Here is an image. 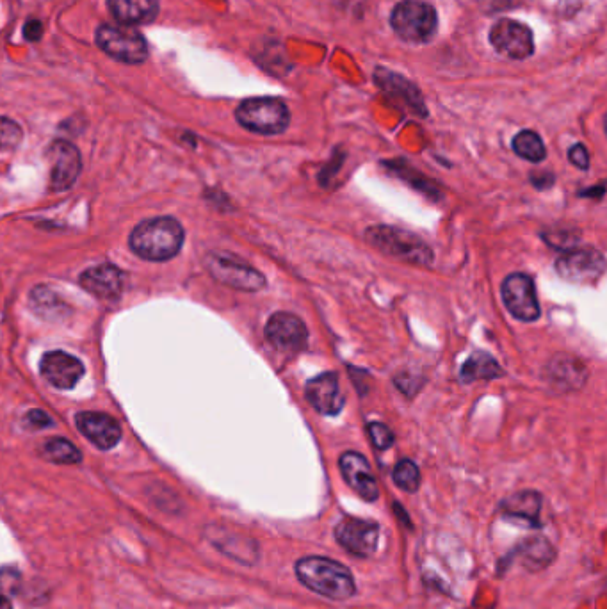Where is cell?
Here are the masks:
<instances>
[{
	"mask_svg": "<svg viewBox=\"0 0 607 609\" xmlns=\"http://www.w3.org/2000/svg\"><path fill=\"white\" fill-rule=\"evenodd\" d=\"M296 577L310 592L330 601H348L357 595L353 572L340 561L324 556H305L294 565Z\"/></svg>",
	"mask_w": 607,
	"mask_h": 609,
	"instance_id": "6da1fadb",
	"label": "cell"
},
{
	"mask_svg": "<svg viewBox=\"0 0 607 609\" xmlns=\"http://www.w3.org/2000/svg\"><path fill=\"white\" fill-rule=\"evenodd\" d=\"M184 239L186 234L179 221L162 216L141 221L130 234L129 246L141 259L164 262L180 252Z\"/></svg>",
	"mask_w": 607,
	"mask_h": 609,
	"instance_id": "7a4b0ae2",
	"label": "cell"
},
{
	"mask_svg": "<svg viewBox=\"0 0 607 609\" xmlns=\"http://www.w3.org/2000/svg\"><path fill=\"white\" fill-rule=\"evenodd\" d=\"M365 241L378 252L415 266H429L435 255L429 244L403 228L390 225H374L364 232Z\"/></svg>",
	"mask_w": 607,
	"mask_h": 609,
	"instance_id": "3957f363",
	"label": "cell"
},
{
	"mask_svg": "<svg viewBox=\"0 0 607 609\" xmlns=\"http://www.w3.org/2000/svg\"><path fill=\"white\" fill-rule=\"evenodd\" d=\"M241 127L262 136H278L289 127L291 113L284 100L273 97L248 98L235 111Z\"/></svg>",
	"mask_w": 607,
	"mask_h": 609,
	"instance_id": "277c9868",
	"label": "cell"
},
{
	"mask_svg": "<svg viewBox=\"0 0 607 609\" xmlns=\"http://www.w3.org/2000/svg\"><path fill=\"white\" fill-rule=\"evenodd\" d=\"M390 24L399 38L410 43H428L437 34V11L428 2L403 0L392 11Z\"/></svg>",
	"mask_w": 607,
	"mask_h": 609,
	"instance_id": "5b68a950",
	"label": "cell"
},
{
	"mask_svg": "<svg viewBox=\"0 0 607 609\" xmlns=\"http://www.w3.org/2000/svg\"><path fill=\"white\" fill-rule=\"evenodd\" d=\"M205 266L219 284L227 285L237 291L259 293L268 285V280L259 269L235 257L234 253L211 252L205 257Z\"/></svg>",
	"mask_w": 607,
	"mask_h": 609,
	"instance_id": "8992f818",
	"label": "cell"
},
{
	"mask_svg": "<svg viewBox=\"0 0 607 609\" xmlns=\"http://www.w3.org/2000/svg\"><path fill=\"white\" fill-rule=\"evenodd\" d=\"M97 43L107 56L129 65L143 63L148 54L145 38L139 31L127 25H100L97 31Z\"/></svg>",
	"mask_w": 607,
	"mask_h": 609,
	"instance_id": "52a82bcc",
	"label": "cell"
},
{
	"mask_svg": "<svg viewBox=\"0 0 607 609\" xmlns=\"http://www.w3.org/2000/svg\"><path fill=\"white\" fill-rule=\"evenodd\" d=\"M381 528L374 520L342 517L333 529L337 544L355 558H369L378 551Z\"/></svg>",
	"mask_w": 607,
	"mask_h": 609,
	"instance_id": "ba28073f",
	"label": "cell"
},
{
	"mask_svg": "<svg viewBox=\"0 0 607 609\" xmlns=\"http://www.w3.org/2000/svg\"><path fill=\"white\" fill-rule=\"evenodd\" d=\"M501 294L506 309L518 321L533 323L542 316L540 303L536 298L535 282L526 273H511L504 278Z\"/></svg>",
	"mask_w": 607,
	"mask_h": 609,
	"instance_id": "9c48e42d",
	"label": "cell"
},
{
	"mask_svg": "<svg viewBox=\"0 0 607 609\" xmlns=\"http://www.w3.org/2000/svg\"><path fill=\"white\" fill-rule=\"evenodd\" d=\"M559 277L572 284H593L606 271V259L597 248L574 246L556 260Z\"/></svg>",
	"mask_w": 607,
	"mask_h": 609,
	"instance_id": "30bf717a",
	"label": "cell"
},
{
	"mask_svg": "<svg viewBox=\"0 0 607 609\" xmlns=\"http://www.w3.org/2000/svg\"><path fill=\"white\" fill-rule=\"evenodd\" d=\"M490 43L499 54L510 59H526L535 52L531 29L510 18H502L492 27Z\"/></svg>",
	"mask_w": 607,
	"mask_h": 609,
	"instance_id": "8fae6325",
	"label": "cell"
},
{
	"mask_svg": "<svg viewBox=\"0 0 607 609\" xmlns=\"http://www.w3.org/2000/svg\"><path fill=\"white\" fill-rule=\"evenodd\" d=\"M264 333L269 344L276 350L296 353L307 348V326L300 317L294 316L291 312H276L269 317Z\"/></svg>",
	"mask_w": 607,
	"mask_h": 609,
	"instance_id": "7c38bea8",
	"label": "cell"
},
{
	"mask_svg": "<svg viewBox=\"0 0 607 609\" xmlns=\"http://www.w3.org/2000/svg\"><path fill=\"white\" fill-rule=\"evenodd\" d=\"M47 159L50 161V191H68L81 173L79 150L68 141H54L47 152Z\"/></svg>",
	"mask_w": 607,
	"mask_h": 609,
	"instance_id": "4fadbf2b",
	"label": "cell"
},
{
	"mask_svg": "<svg viewBox=\"0 0 607 609\" xmlns=\"http://www.w3.org/2000/svg\"><path fill=\"white\" fill-rule=\"evenodd\" d=\"M305 398L319 414L337 417L346 405V394L340 389L339 373L328 371L308 380Z\"/></svg>",
	"mask_w": 607,
	"mask_h": 609,
	"instance_id": "5bb4252c",
	"label": "cell"
},
{
	"mask_svg": "<svg viewBox=\"0 0 607 609\" xmlns=\"http://www.w3.org/2000/svg\"><path fill=\"white\" fill-rule=\"evenodd\" d=\"M340 474L349 487L357 492L367 503H374L380 497L378 481L374 476L371 463L362 453L346 451L339 458Z\"/></svg>",
	"mask_w": 607,
	"mask_h": 609,
	"instance_id": "9a60e30c",
	"label": "cell"
},
{
	"mask_svg": "<svg viewBox=\"0 0 607 609\" xmlns=\"http://www.w3.org/2000/svg\"><path fill=\"white\" fill-rule=\"evenodd\" d=\"M205 536L218 549L219 553L225 554L237 563H243V565L251 567L259 561V544L251 536L237 533L232 529L221 528V526L207 528Z\"/></svg>",
	"mask_w": 607,
	"mask_h": 609,
	"instance_id": "2e32d148",
	"label": "cell"
},
{
	"mask_svg": "<svg viewBox=\"0 0 607 609\" xmlns=\"http://www.w3.org/2000/svg\"><path fill=\"white\" fill-rule=\"evenodd\" d=\"M41 376L59 390H70L81 382L84 366L79 358L65 351H49L41 357Z\"/></svg>",
	"mask_w": 607,
	"mask_h": 609,
	"instance_id": "e0dca14e",
	"label": "cell"
},
{
	"mask_svg": "<svg viewBox=\"0 0 607 609\" xmlns=\"http://www.w3.org/2000/svg\"><path fill=\"white\" fill-rule=\"evenodd\" d=\"M75 424L86 439L98 449H113L122 440V426L111 415L100 412H79Z\"/></svg>",
	"mask_w": 607,
	"mask_h": 609,
	"instance_id": "ac0fdd59",
	"label": "cell"
},
{
	"mask_svg": "<svg viewBox=\"0 0 607 609\" xmlns=\"http://www.w3.org/2000/svg\"><path fill=\"white\" fill-rule=\"evenodd\" d=\"M82 289L93 294L98 300L114 301L122 296L125 273L113 264H98L86 269L81 278Z\"/></svg>",
	"mask_w": 607,
	"mask_h": 609,
	"instance_id": "d6986e66",
	"label": "cell"
},
{
	"mask_svg": "<svg viewBox=\"0 0 607 609\" xmlns=\"http://www.w3.org/2000/svg\"><path fill=\"white\" fill-rule=\"evenodd\" d=\"M545 380L552 389L561 392H572L583 387L588 380V369L581 360L570 355H556L545 367Z\"/></svg>",
	"mask_w": 607,
	"mask_h": 609,
	"instance_id": "ffe728a7",
	"label": "cell"
},
{
	"mask_svg": "<svg viewBox=\"0 0 607 609\" xmlns=\"http://www.w3.org/2000/svg\"><path fill=\"white\" fill-rule=\"evenodd\" d=\"M542 494L536 490H522L504 499L501 504L502 517L526 528H542Z\"/></svg>",
	"mask_w": 607,
	"mask_h": 609,
	"instance_id": "44dd1931",
	"label": "cell"
},
{
	"mask_svg": "<svg viewBox=\"0 0 607 609\" xmlns=\"http://www.w3.org/2000/svg\"><path fill=\"white\" fill-rule=\"evenodd\" d=\"M109 11L123 25L152 22L157 17V0H107Z\"/></svg>",
	"mask_w": 607,
	"mask_h": 609,
	"instance_id": "7402d4cb",
	"label": "cell"
},
{
	"mask_svg": "<svg viewBox=\"0 0 607 609\" xmlns=\"http://www.w3.org/2000/svg\"><path fill=\"white\" fill-rule=\"evenodd\" d=\"M510 558H518L520 563L529 570H543L549 567L556 558V549L547 538H527L524 544L510 554Z\"/></svg>",
	"mask_w": 607,
	"mask_h": 609,
	"instance_id": "603a6c76",
	"label": "cell"
},
{
	"mask_svg": "<svg viewBox=\"0 0 607 609\" xmlns=\"http://www.w3.org/2000/svg\"><path fill=\"white\" fill-rule=\"evenodd\" d=\"M502 376H504V369L486 351L472 353L465 360L462 369H460V380H462V383L478 382V380H495V378H502Z\"/></svg>",
	"mask_w": 607,
	"mask_h": 609,
	"instance_id": "cb8c5ba5",
	"label": "cell"
},
{
	"mask_svg": "<svg viewBox=\"0 0 607 609\" xmlns=\"http://www.w3.org/2000/svg\"><path fill=\"white\" fill-rule=\"evenodd\" d=\"M511 145H513V152L529 163H542L543 159L547 157L542 138L536 134L535 130L518 132Z\"/></svg>",
	"mask_w": 607,
	"mask_h": 609,
	"instance_id": "d4e9b609",
	"label": "cell"
},
{
	"mask_svg": "<svg viewBox=\"0 0 607 609\" xmlns=\"http://www.w3.org/2000/svg\"><path fill=\"white\" fill-rule=\"evenodd\" d=\"M41 456L45 460L52 463H61V465H73V463H81L82 453L73 446L70 440L54 437L49 439L41 446Z\"/></svg>",
	"mask_w": 607,
	"mask_h": 609,
	"instance_id": "484cf974",
	"label": "cell"
},
{
	"mask_svg": "<svg viewBox=\"0 0 607 609\" xmlns=\"http://www.w3.org/2000/svg\"><path fill=\"white\" fill-rule=\"evenodd\" d=\"M392 481L403 492L415 494L419 490V487H421V471H419L417 463L413 462V460H408V458L397 462L394 471H392Z\"/></svg>",
	"mask_w": 607,
	"mask_h": 609,
	"instance_id": "4316f807",
	"label": "cell"
},
{
	"mask_svg": "<svg viewBox=\"0 0 607 609\" xmlns=\"http://www.w3.org/2000/svg\"><path fill=\"white\" fill-rule=\"evenodd\" d=\"M31 301H33L34 310L40 316H61L59 309H61L63 303L57 298L56 294L52 293V289H49V287H36L31 294Z\"/></svg>",
	"mask_w": 607,
	"mask_h": 609,
	"instance_id": "83f0119b",
	"label": "cell"
},
{
	"mask_svg": "<svg viewBox=\"0 0 607 609\" xmlns=\"http://www.w3.org/2000/svg\"><path fill=\"white\" fill-rule=\"evenodd\" d=\"M22 138H24V132L20 129V125L9 118L0 116V152L17 148Z\"/></svg>",
	"mask_w": 607,
	"mask_h": 609,
	"instance_id": "f1b7e54d",
	"label": "cell"
},
{
	"mask_svg": "<svg viewBox=\"0 0 607 609\" xmlns=\"http://www.w3.org/2000/svg\"><path fill=\"white\" fill-rule=\"evenodd\" d=\"M542 237L545 243L549 244L554 250H559V252H567L570 248H574L577 239H579L577 232H570L567 228H561V230L551 228V230L543 232Z\"/></svg>",
	"mask_w": 607,
	"mask_h": 609,
	"instance_id": "f546056e",
	"label": "cell"
},
{
	"mask_svg": "<svg viewBox=\"0 0 607 609\" xmlns=\"http://www.w3.org/2000/svg\"><path fill=\"white\" fill-rule=\"evenodd\" d=\"M367 433L378 451H387L396 442V437L387 424L367 423Z\"/></svg>",
	"mask_w": 607,
	"mask_h": 609,
	"instance_id": "4dcf8cb0",
	"label": "cell"
},
{
	"mask_svg": "<svg viewBox=\"0 0 607 609\" xmlns=\"http://www.w3.org/2000/svg\"><path fill=\"white\" fill-rule=\"evenodd\" d=\"M422 383H424L422 378L413 376V374H397L396 376V385L406 396L417 394L422 387Z\"/></svg>",
	"mask_w": 607,
	"mask_h": 609,
	"instance_id": "1f68e13d",
	"label": "cell"
},
{
	"mask_svg": "<svg viewBox=\"0 0 607 609\" xmlns=\"http://www.w3.org/2000/svg\"><path fill=\"white\" fill-rule=\"evenodd\" d=\"M20 583V574L15 570H0V595L8 597L11 593L17 592Z\"/></svg>",
	"mask_w": 607,
	"mask_h": 609,
	"instance_id": "d6a6232c",
	"label": "cell"
},
{
	"mask_svg": "<svg viewBox=\"0 0 607 609\" xmlns=\"http://www.w3.org/2000/svg\"><path fill=\"white\" fill-rule=\"evenodd\" d=\"M568 159L579 170H588L590 168V154H588V150L581 143L574 145V147L568 150Z\"/></svg>",
	"mask_w": 607,
	"mask_h": 609,
	"instance_id": "836d02e7",
	"label": "cell"
},
{
	"mask_svg": "<svg viewBox=\"0 0 607 609\" xmlns=\"http://www.w3.org/2000/svg\"><path fill=\"white\" fill-rule=\"evenodd\" d=\"M25 424L31 426L33 430H41V428L52 426V419L43 410H31L29 414L25 415Z\"/></svg>",
	"mask_w": 607,
	"mask_h": 609,
	"instance_id": "e575fe53",
	"label": "cell"
},
{
	"mask_svg": "<svg viewBox=\"0 0 607 609\" xmlns=\"http://www.w3.org/2000/svg\"><path fill=\"white\" fill-rule=\"evenodd\" d=\"M531 184L536 189L545 191V189H549L554 184V175L552 173H531Z\"/></svg>",
	"mask_w": 607,
	"mask_h": 609,
	"instance_id": "d590c367",
	"label": "cell"
},
{
	"mask_svg": "<svg viewBox=\"0 0 607 609\" xmlns=\"http://www.w3.org/2000/svg\"><path fill=\"white\" fill-rule=\"evenodd\" d=\"M24 33L25 38H27V40L36 41L40 40L41 33H43V29H41L40 22H36V20H33V22H27V25H25Z\"/></svg>",
	"mask_w": 607,
	"mask_h": 609,
	"instance_id": "8d00e7d4",
	"label": "cell"
},
{
	"mask_svg": "<svg viewBox=\"0 0 607 609\" xmlns=\"http://www.w3.org/2000/svg\"><path fill=\"white\" fill-rule=\"evenodd\" d=\"M392 510H394V513H396L397 517H399V519L403 520V524H405L406 528H410L412 529V520H410V517H408V515H406L405 510H403V506H401V504L399 503H394L392 504Z\"/></svg>",
	"mask_w": 607,
	"mask_h": 609,
	"instance_id": "74e56055",
	"label": "cell"
},
{
	"mask_svg": "<svg viewBox=\"0 0 607 609\" xmlns=\"http://www.w3.org/2000/svg\"><path fill=\"white\" fill-rule=\"evenodd\" d=\"M581 196H604V184H600L599 187H590V189H584L581 191Z\"/></svg>",
	"mask_w": 607,
	"mask_h": 609,
	"instance_id": "f35d334b",
	"label": "cell"
},
{
	"mask_svg": "<svg viewBox=\"0 0 607 609\" xmlns=\"http://www.w3.org/2000/svg\"><path fill=\"white\" fill-rule=\"evenodd\" d=\"M0 609H13V604L9 601V597L0 595Z\"/></svg>",
	"mask_w": 607,
	"mask_h": 609,
	"instance_id": "ab89813d",
	"label": "cell"
}]
</instances>
